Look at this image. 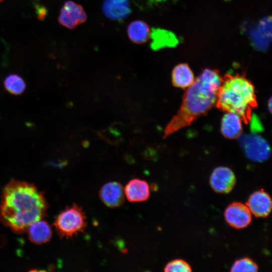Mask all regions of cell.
Segmentation results:
<instances>
[{"label":"cell","mask_w":272,"mask_h":272,"mask_svg":"<svg viewBox=\"0 0 272 272\" xmlns=\"http://www.w3.org/2000/svg\"><path fill=\"white\" fill-rule=\"evenodd\" d=\"M127 33L130 41L138 44L146 43L151 34L149 25L142 20L131 22L128 26Z\"/></svg>","instance_id":"cell-15"},{"label":"cell","mask_w":272,"mask_h":272,"mask_svg":"<svg viewBox=\"0 0 272 272\" xmlns=\"http://www.w3.org/2000/svg\"><path fill=\"white\" fill-rule=\"evenodd\" d=\"M4 85L6 91L14 95L22 94L26 88L25 81L17 74L8 76L4 81Z\"/></svg>","instance_id":"cell-17"},{"label":"cell","mask_w":272,"mask_h":272,"mask_svg":"<svg viewBox=\"0 0 272 272\" xmlns=\"http://www.w3.org/2000/svg\"><path fill=\"white\" fill-rule=\"evenodd\" d=\"M259 30L265 38H271V18H264L259 24Z\"/></svg>","instance_id":"cell-20"},{"label":"cell","mask_w":272,"mask_h":272,"mask_svg":"<svg viewBox=\"0 0 272 272\" xmlns=\"http://www.w3.org/2000/svg\"><path fill=\"white\" fill-rule=\"evenodd\" d=\"M268 107L269 111L271 112V98H270L269 99V101L268 102Z\"/></svg>","instance_id":"cell-21"},{"label":"cell","mask_w":272,"mask_h":272,"mask_svg":"<svg viewBox=\"0 0 272 272\" xmlns=\"http://www.w3.org/2000/svg\"><path fill=\"white\" fill-rule=\"evenodd\" d=\"M246 205L251 213L256 217H267L272 208L271 199L269 195L263 189L252 193Z\"/></svg>","instance_id":"cell-10"},{"label":"cell","mask_w":272,"mask_h":272,"mask_svg":"<svg viewBox=\"0 0 272 272\" xmlns=\"http://www.w3.org/2000/svg\"><path fill=\"white\" fill-rule=\"evenodd\" d=\"M124 189L125 197L131 202L145 201L149 199L150 195V189L148 182L138 178L130 180Z\"/></svg>","instance_id":"cell-11"},{"label":"cell","mask_w":272,"mask_h":272,"mask_svg":"<svg viewBox=\"0 0 272 272\" xmlns=\"http://www.w3.org/2000/svg\"><path fill=\"white\" fill-rule=\"evenodd\" d=\"M236 181L233 171L230 168L224 166L216 168L210 178V183L213 189L220 193L230 192L234 188Z\"/></svg>","instance_id":"cell-8"},{"label":"cell","mask_w":272,"mask_h":272,"mask_svg":"<svg viewBox=\"0 0 272 272\" xmlns=\"http://www.w3.org/2000/svg\"><path fill=\"white\" fill-rule=\"evenodd\" d=\"M4 0H0V3H1L2 2H3Z\"/></svg>","instance_id":"cell-22"},{"label":"cell","mask_w":272,"mask_h":272,"mask_svg":"<svg viewBox=\"0 0 272 272\" xmlns=\"http://www.w3.org/2000/svg\"><path fill=\"white\" fill-rule=\"evenodd\" d=\"M87 18L86 13L81 5L68 1L60 9L58 20L62 26L73 29L85 22Z\"/></svg>","instance_id":"cell-6"},{"label":"cell","mask_w":272,"mask_h":272,"mask_svg":"<svg viewBox=\"0 0 272 272\" xmlns=\"http://www.w3.org/2000/svg\"><path fill=\"white\" fill-rule=\"evenodd\" d=\"M241 119L235 113L227 112L221 120V131L227 139L238 138L242 132Z\"/></svg>","instance_id":"cell-13"},{"label":"cell","mask_w":272,"mask_h":272,"mask_svg":"<svg viewBox=\"0 0 272 272\" xmlns=\"http://www.w3.org/2000/svg\"><path fill=\"white\" fill-rule=\"evenodd\" d=\"M238 138L241 147L249 159L261 162L269 158L270 147L261 136L257 134H241Z\"/></svg>","instance_id":"cell-5"},{"label":"cell","mask_w":272,"mask_h":272,"mask_svg":"<svg viewBox=\"0 0 272 272\" xmlns=\"http://www.w3.org/2000/svg\"><path fill=\"white\" fill-rule=\"evenodd\" d=\"M47 204L42 193L33 184L12 180L3 189L0 221L14 232L26 231L45 215Z\"/></svg>","instance_id":"cell-1"},{"label":"cell","mask_w":272,"mask_h":272,"mask_svg":"<svg viewBox=\"0 0 272 272\" xmlns=\"http://www.w3.org/2000/svg\"><path fill=\"white\" fill-rule=\"evenodd\" d=\"M222 77L217 69L206 68L201 72L183 94L179 109L164 129V139L189 125L215 106Z\"/></svg>","instance_id":"cell-2"},{"label":"cell","mask_w":272,"mask_h":272,"mask_svg":"<svg viewBox=\"0 0 272 272\" xmlns=\"http://www.w3.org/2000/svg\"><path fill=\"white\" fill-rule=\"evenodd\" d=\"M29 240L36 244H44L52 237V230L47 222L39 220L31 224L27 229Z\"/></svg>","instance_id":"cell-14"},{"label":"cell","mask_w":272,"mask_h":272,"mask_svg":"<svg viewBox=\"0 0 272 272\" xmlns=\"http://www.w3.org/2000/svg\"><path fill=\"white\" fill-rule=\"evenodd\" d=\"M194 81L192 71L187 63L178 64L173 69L172 82L175 87L185 88L190 86Z\"/></svg>","instance_id":"cell-16"},{"label":"cell","mask_w":272,"mask_h":272,"mask_svg":"<svg viewBox=\"0 0 272 272\" xmlns=\"http://www.w3.org/2000/svg\"><path fill=\"white\" fill-rule=\"evenodd\" d=\"M215 106L226 112L238 115L248 124L252 110L257 106L254 86L244 74H226L222 77Z\"/></svg>","instance_id":"cell-3"},{"label":"cell","mask_w":272,"mask_h":272,"mask_svg":"<svg viewBox=\"0 0 272 272\" xmlns=\"http://www.w3.org/2000/svg\"><path fill=\"white\" fill-rule=\"evenodd\" d=\"M99 195L102 202L110 208H118L125 201L124 187L116 181L109 182L103 185L100 189Z\"/></svg>","instance_id":"cell-9"},{"label":"cell","mask_w":272,"mask_h":272,"mask_svg":"<svg viewBox=\"0 0 272 272\" xmlns=\"http://www.w3.org/2000/svg\"><path fill=\"white\" fill-rule=\"evenodd\" d=\"M103 12L108 18L119 21L127 17L131 9L128 0H105Z\"/></svg>","instance_id":"cell-12"},{"label":"cell","mask_w":272,"mask_h":272,"mask_svg":"<svg viewBox=\"0 0 272 272\" xmlns=\"http://www.w3.org/2000/svg\"><path fill=\"white\" fill-rule=\"evenodd\" d=\"M167 272H190L192 271L190 266L185 261L177 259L169 262L164 267Z\"/></svg>","instance_id":"cell-19"},{"label":"cell","mask_w":272,"mask_h":272,"mask_svg":"<svg viewBox=\"0 0 272 272\" xmlns=\"http://www.w3.org/2000/svg\"><path fill=\"white\" fill-rule=\"evenodd\" d=\"M227 223L233 228L242 229L247 227L252 221V215L246 205L240 202L230 204L224 212Z\"/></svg>","instance_id":"cell-7"},{"label":"cell","mask_w":272,"mask_h":272,"mask_svg":"<svg viewBox=\"0 0 272 272\" xmlns=\"http://www.w3.org/2000/svg\"><path fill=\"white\" fill-rule=\"evenodd\" d=\"M54 226L61 237L71 238L83 232L86 227V216L82 207L73 204L57 216Z\"/></svg>","instance_id":"cell-4"},{"label":"cell","mask_w":272,"mask_h":272,"mask_svg":"<svg viewBox=\"0 0 272 272\" xmlns=\"http://www.w3.org/2000/svg\"><path fill=\"white\" fill-rule=\"evenodd\" d=\"M258 267L256 263L248 257H244L235 261L230 271L232 272H255Z\"/></svg>","instance_id":"cell-18"}]
</instances>
